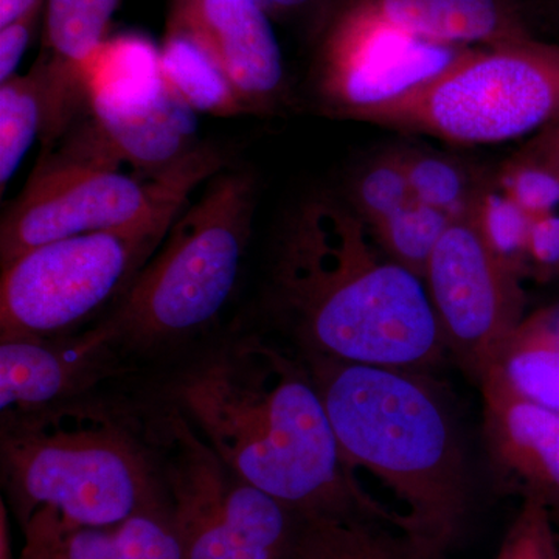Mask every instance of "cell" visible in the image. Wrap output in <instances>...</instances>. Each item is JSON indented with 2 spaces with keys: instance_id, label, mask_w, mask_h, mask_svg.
I'll return each instance as SVG.
<instances>
[{
  "instance_id": "6da1fadb",
  "label": "cell",
  "mask_w": 559,
  "mask_h": 559,
  "mask_svg": "<svg viewBox=\"0 0 559 559\" xmlns=\"http://www.w3.org/2000/svg\"><path fill=\"white\" fill-rule=\"evenodd\" d=\"M176 395L183 417L235 473L300 518H364L406 530L371 499L342 459L304 359L260 337L194 367Z\"/></svg>"
},
{
  "instance_id": "7a4b0ae2",
  "label": "cell",
  "mask_w": 559,
  "mask_h": 559,
  "mask_svg": "<svg viewBox=\"0 0 559 559\" xmlns=\"http://www.w3.org/2000/svg\"><path fill=\"white\" fill-rule=\"evenodd\" d=\"M271 293L301 355L421 371L447 352L425 282L334 198L305 201L285 224Z\"/></svg>"
},
{
  "instance_id": "3957f363",
  "label": "cell",
  "mask_w": 559,
  "mask_h": 559,
  "mask_svg": "<svg viewBox=\"0 0 559 559\" xmlns=\"http://www.w3.org/2000/svg\"><path fill=\"white\" fill-rule=\"evenodd\" d=\"M349 471H369L406 506L407 533L447 551L471 511L457 425L421 371L301 355Z\"/></svg>"
},
{
  "instance_id": "277c9868",
  "label": "cell",
  "mask_w": 559,
  "mask_h": 559,
  "mask_svg": "<svg viewBox=\"0 0 559 559\" xmlns=\"http://www.w3.org/2000/svg\"><path fill=\"white\" fill-rule=\"evenodd\" d=\"M3 487L22 527L50 510L66 527H105L160 510L162 468L134 419L66 401L2 417Z\"/></svg>"
},
{
  "instance_id": "5b68a950",
  "label": "cell",
  "mask_w": 559,
  "mask_h": 559,
  "mask_svg": "<svg viewBox=\"0 0 559 559\" xmlns=\"http://www.w3.org/2000/svg\"><path fill=\"white\" fill-rule=\"evenodd\" d=\"M255 176L227 168L187 205L131 288L103 320L116 348L156 352L218 319L237 288L257 212Z\"/></svg>"
},
{
  "instance_id": "8992f818",
  "label": "cell",
  "mask_w": 559,
  "mask_h": 559,
  "mask_svg": "<svg viewBox=\"0 0 559 559\" xmlns=\"http://www.w3.org/2000/svg\"><path fill=\"white\" fill-rule=\"evenodd\" d=\"M64 138L60 148L43 154L3 215L2 267L47 242L139 223L226 167L218 150L200 145L160 175H127L94 121H81Z\"/></svg>"
},
{
  "instance_id": "52a82bcc",
  "label": "cell",
  "mask_w": 559,
  "mask_h": 559,
  "mask_svg": "<svg viewBox=\"0 0 559 559\" xmlns=\"http://www.w3.org/2000/svg\"><path fill=\"white\" fill-rule=\"evenodd\" d=\"M454 143H498L559 120V46L527 39L474 49L437 79L352 119Z\"/></svg>"
},
{
  "instance_id": "ba28073f",
  "label": "cell",
  "mask_w": 559,
  "mask_h": 559,
  "mask_svg": "<svg viewBox=\"0 0 559 559\" xmlns=\"http://www.w3.org/2000/svg\"><path fill=\"white\" fill-rule=\"evenodd\" d=\"M190 197L145 219L27 250L2 267L0 341L55 340L112 310L160 248Z\"/></svg>"
},
{
  "instance_id": "9c48e42d",
  "label": "cell",
  "mask_w": 559,
  "mask_h": 559,
  "mask_svg": "<svg viewBox=\"0 0 559 559\" xmlns=\"http://www.w3.org/2000/svg\"><path fill=\"white\" fill-rule=\"evenodd\" d=\"M162 477L186 559H283L297 516L253 487L202 440L182 414L159 430Z\"/></svg>"
},
{
  "instance_id": "30bf717a",
  "label": "cell",
  "mask_w": 559,
  "mask_h": 559,
  "mask_svg": "<svg viewBox=\"0 0 559 559\" xmlns=\"http://www.w3.org/2000/svg\"><path fill=\"white\" fill-rule=\"evenodd\" d=\"M425 285L444 348L479 382L525 318L518 266L488 237L480 200L451 219Z\"/></svg>"
},
{
  "instance_id": "8fae6325",
  "label": "cell",
  "mask_w": 559,
  "mask_h": 559,
  "mask_svg": "<svg viewBox=\"0 0 559 559\" xmlns=\"http://www.w3.org/2000/svg\"><path fill=\"white\" fill-rule=\"evenodd\" d=\"M320 21L312 91L337 119L423 86L474 50L401 31L362 0H331Z\"/></svg>"
},
{
  "instance_id": "7c38bea8",
  "label": "cell",
  "mask_w": 559,
  "mask_h": 559,
  "mask_svg": "<svg viewBox=\"0 0 559 559\" xmlns=\"http://www.w3.org/2000/svg\"><path fill=\"white\" fill-rule=\"evenodd\" d=\"M270 17L259 0H171L167 28L197 43L218 64L246 112L270 116L288 102Z\"/></svg>"
},
{
  "instance_id": "4fadbf2b",
  "label": "cell",
  "mask_w": 559,
  "mask_h": 559,
  "mask_svg": "<svg viewBox=\"0 0 559 559\" xmlns=\"http://www.w3.org/2000/svg\"><path fill=\"white\" fill-rule=\"evenodd\" d=\"M489 460L507 485L559 510V412L521 395L491 367L477 382Z\"/></svg>"
},
{
  "instance_id": "5bb4252c",
  "label": "cell",
  "mask_w": 559,
  "mask_h": 559,
  "mask_svg": "<svg viewBox=\"0 0 559 559\" xmlns=\"http://www.w3.org/2000/svg\"><path fill=\"white\" fill-rule=\"evenodd\" d=\"M114 348L102 322L80 336L0 341L2 417L66 403L106 373Z\"/></svg>"
},
{
  "instance_id": "9a60e30c",
  "label": "cell",
  "mask_w": 559,
  "mask_h": 559,
  "mask_svg": "<svg viewBox=\"0 0 559 559\" xmlns=\"http://www.w3.org/2000/svg\"><path fill=\"white\" fill-rule=\"evenodd\" d=\"M90 114L116 156L142 176L170 170L200 146L198 114L176 97L167 83L91 106Z\"/></svg>"
},
{
  "instance_id": "2e32d148",
  "label": "cell",
  "mask_w": 559,
  "mask_h": 559,
  "mask_svg": "<svg viewBox=\"0 0 559 559\" xmlns=\"http://www.w3.org/2000/svg\"><path fill=\"white\" fill-rule=\"evenodd\" d=\"M120 3L121 0H46L39 57L50 92L49 123L40 138L46 151L68 134L80 110H90L83 68L109 38L110 22Z\"/></svg>"
},
{
  "instance_id": "e0dca14e",
  "label": "cell",
  "mask_w": 559,
  "mask_h": 559,
  "mask_svg": "<svg viewBox=\"0 0 559 559\" xmlns=\"http://www.w3.org/2000/svg\"><path fill=\"white\" fill-rule=\"evenodd\" d=\"M401 31L450 46L484 49L530 38L511 0H362Z\"/></svg>"
},
{
  "instance_id": "ac0fdd59",
  "label": "cell",
  "mask_w": 559,
  "mask_h": 559,
  "mask_svg": "<svg viewBox=\"0 0 559 559\" xmlns=\"http://www.w3.org/2000/svg\"><path fill=\"white\" fill-rule=\"evenodd\" d=\"M283 559H444V551L364 518H300Z\"/></svg>"
},
{
  "instance_id": "d6986e66",
  "label": "cell",
  "mask_w": 559,
  "mask_h": 559,
  "mask_svg": "<svg viewBox=\"0 0 559 559\" xmlns=\"http://www.w3.org/2000/svg\"><path fill=\"white\" fill-rule=\"evenodd\" d=\"M60 546L64 559H186L170 507L105 527H66L60 521Z\"/></svg>"
},
{
  "instance_id": "ffe728a7",
  "label": "cell",
  "mask_w": 559,
  "mask_h": 559,
  "mask_svg": "<svg viewBox=\"0 0 559 559\" xmlns=\"http://www.w3.org/2000/svg\"><path fill=\"white\" fill-rule=\"evenodd\" d=\"M492 367L521 395L559 412V308L524 318Z\"/></svg>"
},
{
  "instance_id": "44dd1931",
  "label": "cell",
  "mask_w": 559,
  "mask_h": 559,
  "mask_svg": "<svg viewBox=\"0 0 559 559\" xmlns=\"http://www.w3.org/2000/svg\"><path fill=\"white\" fill-rule=\"evenodd\" d=\"M160 68L173 94L194 112L224 119L248 114L218 64L182 33L167 28Z\"/></svg>"
},
{
  "instance_id": "7402d4cb",
  "label": "cell",
  "mask_w": 559,
  "mask_h": 559,
  "mask_svg": "<svg viewBox=\"0 0 559 559\" xmlns=\"http://www.w3.org/2000/svg\"><path fill=\"white\" fill-rule=\"evenodd\" d=\"M50 92L43 61L35 62L27 75H14L0 83V189L24 160L36 138H43L49 123Z\"/></svg>"
},
{
  "instance_id": "603a6c76",
  "label": "cell",
  "mask_w": 559,
  "mask_h": 559,
  "mask_svg": "<svg viewBox=\"0 0 559 559\" xmlns=\"http://www.w3.org/2000/svg\"><path fill=\"white\" fill-rule=\"evenodd\" d=\"M452 216L412 201L392 218L370 230L382 252L425 282L430 255L450 226Z\"/></svg>"
},
{
  "instance_id": "cb8c5ba5",
  "label": "cell",
  "mask_w": 559,
  "mask_h": 559,
  "mask_svg": "<svg viewBox=\"0 0 559 559\" xmlns=\"http://www.w3.org/2000/svg\"><path fill=\"white\" fill-rule=\"evenodd\" d=\"M399 156L415 201L454 218L480 200L471 191L468 173L457 162L415 150L399 151Z\"/></svg>"
},
{
  "instance_id": "d4e9b609",
  "label": "cell",
  "mask_w": 559,
  "mask_h": 559,
  "mask_svg": "<svg viewBox=\"0 0 559 559\" xmlns=\"http://www.w3.org/2000/svg\"><path fill=\"white\" fill-rule=\"evenodd\" d=\"M348 207L369 230L407 207L414 200L399 151L370 162L349 186Z\"/></svg>"
},
{
  "instance_id": "484cf974",
  "label": "cell",
  "mask_w": 559,
  "mask_h": 559,
  "mask_svg": "<svg viewBox=\"0 0 559 559\" xmlns=\"http://www.w3.org/2000/svg\"><path fill=\"white\" fill-rule=\"evenodd\" d=\"M496 559H559L555 514L546 500L522 496L521 509Z\"/></svg>"
},
{
  "instance_id": "4316f807",
  "label": "cell",
  "mask_w": 559,
  "mask_h": 559,
  "mask_svg": "<svg viewBox=\"0 0 559 559\" xmlns=\"http://www.w3.org/2000/svg\"><path fill=\"white\" fill-rule=\"evenodd\" d=\"M506 189L530 219L549 215L559 205V175L540 165L514 160L507 171Z\"/></svg>"
},
{
  "instance_id": "83f0119b",
  "label": "cell",
  "mask_w": 559,
  "mask_h": 559,
  "mask_svg": "<svg viewBox=\"0 0 559 559\" xmlns=\"http://www.w3.org/2000/svg\"><path fill=\"white\" fill-rule=\"evenodd\" d=\"M46 3L36 7L31 13L0 27V83L17 75L22 58L28 49L33 33L44 16Z\"/></svg>"
},
{
  "instance_id": "f1b7e54d",
  "label": "cell",
  "mask_w": 559,
  "mask_h": 559,
  "mask_svg": "<svg viewBox=\"0 0 559 559\" xmlns=\"http://www.w3.org/2000/svg\"><path fill=\"white\" fill-rule=\"evenodd\" d=\"M25 530L20 559H64L60 546V520L50 510L36 511Z\"/></svg>"
},
{
  "instance_id": "f546056e",
  "label": "cell",
  "mask_w": 559,
  "mask_h": 559,
  "mask_svg": "<svg viewBox=\"0 0 559 559\" xmlns=\"http://www.w3.org/2000/svg\"><path fill=\"white\" fill-rule=\"evenodd\" d=\"M525 253L546 266L559 263V216L549 213L530 219Z\"/></svg>"
},
{
  "instance_id": "4dcf8cb0",
  "label": "cell",
  "mask_w": 559,
  "mask_h": 559,
  "mask_svg": "<svg viewBox=\"0 0 559 559\" xmlns=\"http://www.w3.org/2000/svg\"><path fill=\"white\" fill-rule=\"evenodd\" d=\"M518 160L540 165L559 175V120L540 130L521 151Z\"/></svg>"
},
{
  "instance_id": "1f68e13d",
  "label": "cell",
  "mask_w": 559,
  "mask_h": 559,
  "mask_svg": "<svg viewBox=\"0 0 559 559\" xmlns=\"http://www.w3.org/2000/svg\"><path fill=\"white\" fill-rule=\"evenodd\" d=\"M46 0H0V27L20 20Z\"/></svg>"
},
{
  "instance_id": "d6a6232c",
  "label": "cell",
  "mask_w": 559,
  "mask_h": 559,
  "mask_svg": "<svg viewBox=\"0 0 559 559\" xmlns=\"http://www.w3.org/2000/svg\"><path fill=\"white\" fill-rule=\"evenodd\" d=\"M0 559H11L9 521H7L5 502L0 503Z\"/></svg>"
},
{
  "instance_id": "836d02e7",
  "label": "cell",
  "mask_w": 559,
  "mask_h": 559,
  "mask_svg": "<svg viewBox=\"0 0 559 559\" xmlns=\"http://www.w3.org/2000/svg\"><path fill=\"white\" fill-rule=\"evenodd\" d=\"M557 511H558V513H559V510H557Z\"/></svg>"
}]
</instances>
